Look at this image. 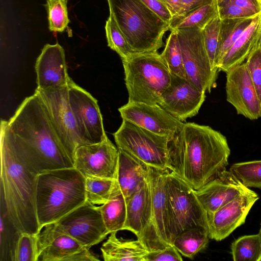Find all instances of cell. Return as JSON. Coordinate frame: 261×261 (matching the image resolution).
<instances>
[{"mask_svg": "<svg viewBox=\"0 0 261 261\" xmlns=\"http://www.w3.org/2000/svg\"><path fill=\"white\" fill-rule=\"evenodd\" d=\"M226 137L209 126L184 123L169 143L168 170L197 190L226 169Z\"/></svg>", "mask_w": 261, "mask_h": 261, "instance_id": "cell-1", "label": "cell"}, {"mask_svg": "<svg viewBox=\"0 0 261 261\" xmlns=\"http://www.w3.org/2000/svg\"><path fill=\"white\" fill-rule=\"evenodd\" d=\"M8 125L17 155L32 173L74 167L36 93L22 101Z\"/></svg>", "mask_w": 261, "mask_h": 261, "instance_id": "cell-2", "label": "cell"}, {"mask_svg": "<svg viewBox=\"0 0 261 261\" xmlns=\"http://www.w3.org/2000/svg\"><path fill=\"white\" fill-rule=\"evenodd\" d=\"M1 172L0 196L8 215L21 232L38 234L41 229L36 210L37 175L19 159L15 149L8 121L1 124Z\"/></svg>", "mask_w": 261, "mask_h": 261, "instance_id": "cell-3", "label": "cell"}, {"mask_svg": "<svg viewBox=\"0 0 261 261\" xmlns=\"http://www.w3.org/2000/svg\"><path fill=\"white\" fill-rule=\"evenodd\" d=\"M85 180L74 167L49 170L37 175L36 210L41 230L86 201Z\"/></svg>", "mask_w": 261, "mask_h": 261, "instance_id": "cell-4", "label": "cell"}, {"mask_svg": "<svg viewBox=\"0 0 261 261\" xmlns=\"http://www.w3.org/2000/svg\"><path fill=\"white\" fill-rule=\"evenodd\" d=\"M110 12L136 53L157 51L170 24L141 0H108Z\"/></svg>", "mask_w": 261, "mask_h": 261, "instance_id": "cell-5", "label": "cell"}, {"mask_svg": "<svg viewBox=\"0 0 261 261\" xmlns=\"http://www.w3.org/2000/svg\"><path fill=\"white\" fill-rule=\"evenodd\" d=\"M122 63L129 102L158 104L172 74L158 51L135 53Z\"/></svg>", "mask_w": 261, "mask_h": 261, "instance_id": "cell-6", "label": "cell"}, {"mask_svg": "<svg viewBox=\"0 0 261 261\" xmlns=\"http://www.w3.org/2000/svg\"><path fill=\"white\" fill-rule=\"evenodd\" d=\"M113 136L118 148L148 166L168 170L170 137L156 134L124 119Z\"/></svg>", "mask_w": 261, "mask_h": 261, "instance_id": "cell-7", "label": "cell"}, {"mask_svg": "<svg viewBox=\"0 0 261 261\" xmlns=\"http://www.w3.org/2000/svg\"><path fill=\"white\" fill-rule=\"evenodd\" d=\"M39 96L49 120L63 146L73 163L75 152L88 145L83 139L69 101L68 86L40 90Z\"/></svg>", "mask_w": 261, "mask_h": 261, "instance_id": "cell-8", "label": "cell"}, {"mask_svg": "<svg viewBox=\"0 0 261 261\" xmlns=\"http://www.w3.org/2000/svg\"><path fill=\"white\" fill-rule=\"evenodd\" d=\"M174 30L181 48L187 80L201 91L210 92L215 86L218 71L212 68L202 30L194 27Z\"/></svg>", "mask_w": 261, "mask_h": 261, "instance_id": "cell-9", "label": "cell"}, {"mask_svg": "<svg viewBox=\"0 0 261 261\" xmlns=\"http://www.w3.org/2000/svg\"><path fill=\"white\" fill-rule=\"evenodd\" d=\"M168 188L172 221V245L175 238L182 231L201 227L208 232L207 214L195 190L169 171Z\"/></svg>", "mask_w": 261, "mask_h": 261, "instance_id": "cell-10", "label": "cell"}, {"mask_svg": "<svg viewBox=\"0 0 261 261\" xmlns=\"http://www.w3.org/2000/svg\"><path fill=\"white\" fill-rule=\"evenodd\" d=\"M126 203L127 214L123 230L135 233L149 252L160 250L169 245L160 239L155 226L148 177Z\"/></svg>", "mask_w": 261, "mask_h": 261, "instance_id": "cell-11", "label": "cell"}, {"mask_svg": "<svg viewBox=\"0 0 261 261\" xmlns=\"http://www.w3.org/2000/svg\"><path fill=\"white\" fill-rule=\"evenodd\" d=\"M55 223L89 249L100 243L109 234L98 206L87 201Z\"/></svg>", "mask_w": 261, "mask_h": 261, "instance_id": "cell-12", "label": "cell"}, {"mask_svg": "<svg viewBox=\"0 0 261 261\" xmlns=\"http://www.w3.org/2000/svg\"><path fill=\"white\" fill-rule=\"evenodd\" d=\"M118 161V149L107 138L99 143L79 147L73 165L85 178L117 179Z\"/></svg>", "mask_w": 261, "mask_h": 261, "instance_id": "cell-13", "label": "cell"}, {"mask_svg": "<svg viewBox=\"0 0 261 261\" xmlns=\"http://www.w3.org/2000/svg\"><path fill=\"white\" fill-rule=\"evenodd\" d=\"M69 101L80 133L87 144L108 138L97 100L73 81L68 85Z\"/></svg>", "mask_w": 261, "mask_h": 261, "instance_id": "cell-14", "label": "cell"}, {"mask_svg": "<svg viewBox=\"0 0 261 261\" xmlns=\"http://www.w3.org/2000/svg\"><path fill=\"white\" fill-rule=\"evenodd\" d=\"M205 93L187 79L172 74L170 84L158 104L182 122L198 113L205 100Z\"/></svg>", "mask_w": 261, "mask_h": 261, "instance_id": "cell-15", "label": "cell"}, {"mask_svg": "<svg viewBox=\"0 0 261 261\" xmlns=\"http://www.w3.org/2000/svg\"><path fill=\"white\" fill-rule=\"evenodd\" d=\"M226 99L238 114L250 120L261 117V103L247 69L245 62L226 72Z\"/></svg>", "mask_w": 261, "mask_h": 261, "instance_id": "cell-16", "label": "cell"}, {"mask_svg": "<svg viewBox=\"0 0 261 261\" xmlns=\"http://www.w3.org/2000/svg\"><path fill=\"white\" fill-rule=\"evenodd\" d=\"M122 119L156 134L171 138L183 122L167 112L159 104L129 102L118 109Z\"/></svg>", "mask_w": 261, "mask_h": 261, "instance_id": "cell-17", "label": "cell"}, {"mask_svg": "<svg viewBox=\"0 0 261 261\" xmlns=\"http://www.w3.org/2000/svg\"><path fill=\"white\" fill-rule=\"evenodd\" d=\"M259 197L249 189L214 213L207 215L208 237L217 241L227 238L245 222L246 217Z\"/></svg>", "mask_w": 261, "mask_h": 261, "instance_id": "cell-18", "label": "cell"}, {"mask_svg": "<svg viewBox=\"0 0 261 261\" xmlns=\"http://www.w3.org/2000/svg\"><path fill=\"white\" fill-rule=\"evenodd\" d=\"M168 169L148 166V181L154 222L160 239L172 245V221L168 188Z\"/></svg>", "mask_w": 261, "mask_h": 261, "instance_id": "cell-19", "label": "cell"}, {"mask_svg": "<svg viewBox=\"0 0 261 261\" xmlns=\"http://www.w3.org/2000/svg\"><path fill=\"white\" fill-rule=\"evenodd\" d=\"M249 189L231 171L225 169L195 192L207 214L210 215Z\"/></svg>", "mask_w": 261, "mask_h": 261, "instance_id": "cell-20", "label": "cell"}, {"mask_svg": "<svg viewBox=\"0 0 261 261\" xmlns=\"http://www.w3.org/2000/svg\"><path fill=\"white\" fill-rule=\"evenodd\" d=\"M35 70L38 89L65 87L72 81L68 74L64 49L58 43L44 46L36 60Z\"/></svg>", "mask_w": 261, "mask_h": 261, "instance_id": "cell-21", "label": "cell"}, {"mask_svg": "<svg viewBox=\"0 0 261 261\" xmlns=\"http://www.w3.org/2000/svg\"><path fill=\"white\" fill-rule=\"evenodd\" d=\"M39 260L65 261L84 247L56 223L48 224L38 234Z\"/></svg>", "mask_w": 261, "mask_h": 261, "instance_id": "cell-22", "label": "cell"}, {"mask_svg": "<svg viewBox=\"0 0 261 261\" xmlns=\"http://www.w3.org/2000/svg\"><path fill=\"white\" fill-rule=\"evenodd\" d=\"M261 44V12L253 18L218 63V71L226 72L244 62L249 55Z\"/></svg>", "mask_w": 261, "mask_h": 261, "instance_id": "cell-23", "label": "cell"}, {"mask_svg": "<svg viewBox=\"0 0 261 261\" xmlns=\"http://www.w3.org/2000/svg\"><path fill=\"white\" fill-rule=\"evenodd\" d=\"M118 149L117 180L126 200L147 181L148 166L122 149Z\"/></svg>", "mask_w": 261, "mask_h": 261, "instance_id": "cell-24", "label": "cell"}, {"mask_svg": "<svg viewBox=\"0 0 261 261\" xmlns=\"http://www.w3.org/2000/svg\"><path fill=\"white\" fill-rule=\"evenodd\" d=\"M100 251L105 261H144L149 252L139 240L118 238L117 232L110 233Z\"/></svg>", "mask_w": 261, "mask_h": 261, "instance_id": "cell-25", "label": "cell"}, {"mask_svg": "<svg viewBox=\"0 0 261 261\" xmlns=\"http://www.w3.org/2000/svg\"><path fill=\"white\" fill-rule=\"evenodd\" d=\"M98 208L109 234L123 230L126 219V203L118 182L109 199Z\"/></svg>", "mask_w": 261, "mask_h": 261, "instance_id": "cell-26", "label": "cell"}, {"mask_svg": "<svg viewBox=\"0 0 261 261\" xmlns=\"http://www.w3.org/2000/svg\"><path fill=\"white\" fill-rule=\"evenodd\" d=\"M0 261H14L16 247L21 234L10 218L0 196Z\"/></svg>", "mask_w": 261, "mask_h": 261, "instance_id": "cell-27", "label": "cell"}, {"mask_svg": "<svg viewBox=\"0 0 261 261\" xmlns=\"http://www.w3.org/2000/svg\"><path fill=\"white\" fill-rule=\"evenodd\" d=\"M208 232L205 228L196 227L186 229L174 239L172 245L183 256L193 258L204 249L208 243Z\"/></svg>", "mask_w": 261, "mask_h": 261, "instance_id": "cell-28", "label": "cell"}, {"mask_svg": "<svg viewBox=\"0 0 261 261\" xmlns=\"http://www.w3.org/2000/svg\"><path fill=\"white\" fill-rule=\"evenodd\" d=\"M253 18L221 20L218 65L222 57L232 46L244 31L249 25Z\"/></svg>", "mask_w": 261, "mask_h": 261, "instance_id": "cell-29", "label": "cell"}, {"mask_svg": "<svg viewBox=\"0 0 261 261\" xmlns=\"http://www.w3.org/2000/svg\"><path fill=\"white\" fill-rule=\"evenodd\" d=\"M218 16V0H214L212 3L197 9L182 18L171 22L170 31L194 27L203 30L212 20Z\"/></svg>", "mask_w": 261, "mask_h": 261, "instance_id": "cell-30", "label": "cell"}, {"mask_svg": "<svg viewBox=\"0 0 261 261\" xmlns=\"http://www.w3.org/2000/svg\"><path fill=\"white\" fill-rule=\"evenodd\" d=\"M170 31L161 55L172 74L187 79L176 31L174 30Z\"/></svg>", "mask_w": 261, "mask_h": 261, "instance_id": "cell-31", "label": "cell"}, {"mask_svg": "<svg viewBox=\"0 0 261 261\" xmlns=\"http://www.w3.org/2000/svg\"><path fill=\"white\" fill-rule=\"evenodd\" d=\"M231 254L234 261H258L261 256L259 234L241 237L231 244Z\"/></svg>", "mask_w": 261, "mask_h": 261, "instance_id": "cell-32", "label": "cell"}, {"mask_svg": "<svg viewBox=\"0 0 261 261\" xmlns=\"http://www.w3.org/2000/svg\"><path fill=\"white\" fill-rule=\"evenodd\" d=\"M85 178L86 201L94 205L105 203L117 183V179L96 177Z\"/></svg>", "mask_w": 261, "mask_h": 261, "instance_id": "cell-33", "label": "cell"}, {"mask_svg": "<svg viewBox=\"0 0 261 261\" xmlns=\"http://www.w3.org/2000/svg\"><path fill=\"white\" fill-rule=\"evenodd\" d=\"M229 171L245 187L261 189V160L234 163Z\"/></svg>", "mask_w": 261, "mask_h": 261, "instance_id": "cell-34", "label": "cell"}, {"mask_svg": "<svg viewBox=\"0 0 261 261\" xmlns=\"http://www.w3.org/2000/svg\"><path fill=\"white\" fill-rule=\"evenodd\" d=\"M105 30L108 46L116 51L121 60L127 59L136 53L130 46L110 12L106 23Z\"/></svg>", "mask_w": 261, "mask_h": 261, "instance_id": "cell-35", "label": "cell"}, {"mask_svg": "<svg viewBox=\"0 0 261 261\" xmlns=\"http://www.w3.org/2000/svg\"><path fill=\"white\" fill-rule=\"evenodd\" d=\"M221 19L219 16L212 20L202 30L205 46L213 70L218 71L219 32Z\"/></svg>", "mask_w": 261, "mask_h": 261, "instance_id": "cell-36", "label": "cell"}, {"mask_svg": "<svg viewBox=\"0 0 261 261\" xmlns=\"http://www.w3.org/2000/svg\"><path fill=\"white\" fill-rule=\"evenodd\" d=\"M67 0H46L49 29L54 32H62L70 22L68 16Z\"/></svg>", "mask_w": 261, "mask_h": 261, "instance_id": "cell-37", "label": "cell"}, {"mask_svg": "<svg viewBox=\"0 0 261 261\" xmlns=\"http://www.w3.org/2000/svg\"><path fill=\"white\" fill-rule=\"evenodd\" d=\"M38 234L21 233L15 249L14 261H38Z\"/></svg>", "mask_w": 261, "mask_h": 261, "instance_id": "cell-38", "label": "cell"}, {"mask_svg": "<svg viewBox=\"0 0 261 261\" xmlns=\"http://www.w3.org/2000/svg\"><path fill=\"white\" fill-rule=\"evenodd\" d=\"M245 64L261 103V44L249 55Z\"/></svg>", "mask_w": 261, "mask_h": 261, "instance_id": "cell-39", "label": "cell"}, {"mask_svg": "<svg viewBox=\"0 0 261 261\" xmlns=\"http://www.w3.org/2000/svg\"><path fill=\"white\" fill-rule=\"evenodd\" d=\"M218 16L221 20L254 17L258 14L230 3L218 2Z\"/></svg>", "mask_w": 261, "mask_h": 261, "instance_id": "cell-40", "label": "cell"}, {"mask_svg": "<svg viewBox=\"0 0 261 261\" xmlns=\"http://www.w3.org/2000/svg\"><path fill=\"white\" fill-rule=\"evenodd\" d=\"M182 258L178 250L172 245L165 248L149 252L145 257L144 261H181Z\"/></svg>", "mask_w": 261, "mask_h": 261, "instance_id": "cell-41", "label": "cell"}, {"mask_svg": "<svg viewBox=\"0 0 261 261\" xmlns=\"http://www.w3.org/2000/svg\"><path fill=\"white\" fill-rule=\"evenodd\" d=\"M214 0H181L179 11L177 15L173 17L171 22L186 17L197 9L210 4Z\"/></svg>", "mask_w": 261, "mask_h": 261, "instance_id": "cell-42", "label": "cell"}, {"mask_svg": "<svg viewBox=\"0 0 261 261\" xmlns=\"http://www.w3.org/2000/svg\"><path fill=\"white\" fill-rule=\"evenodd\" d=\"M141 1L164 21L170 25L173 19V16L166 6L161 2L159 0Z\"/></svg>", "mask_w": 261, "mask_h": 261, "instance_id": "cell-43", "label": "cell"}, {"mask_svg": "<svg viewBox=\"0 0 261 261\" xmlns=\"http://www.w3.org/2000/svg\"><path fill=\"white\" fill-rule=\"evenodd\" d=\"M218 2L230 3L250 10L256 14L261 12V3L259 0H218Z\"/></svg>", "mask_w": 261, "mask_h": 261, "instance_id": "cell-44", "label": "cell"}, {"mask_svg": "<svg viewBox=\"0 0 261 261\" xmlns=\"http://www.w3.org/2000/svg\"><path fill=\"white\" fill-rule=\"evenodd\" d=\"M99 258L90 249L84 248L67 257L65 261H98Z\"/></svg>", "mask_w": 261, "mask_h": 261, "instance_id": "cell-45", "label": "cell"}, {"mask_svg": "<svg viewBox=\"0 0 261 261\" xmlns=\"http://www.w3.org/2000/svg\"><path fill=\"white\" fill-rule=\"evenodd\" d=\"M165 5L171 13L173 17L175 16L179 11L181 0H159Z\"/></svg>", "mask_w": 261, "mask_h": 261, "instance_id": "cell-46", "label": "cell"}, {"mask_svg": "<svg viewBox=\"0 0 261 261\" xmlns=\"http://www.w3.org/2000/svg\"><path fill=\"white\" fill-rule=\"evenodd\" d=\"M258 234H259L260 237L261 238V225H260V228Z\"/></svg>", "mask_w": 261, "mask_h": 261, "instance_id": "cell-47", "label": "cell"}, {"mask_svg": "<svg viewBox=\"0 0 261 261\" xmlns=\"http://www.w3.org/2000/svg\"><path fill=\"white\" fill-rule=\"evenodd\" d=\"M258 261H261V256H260V257L259 258V260H258Z\"/></svg>", "mask_w": 261, "mask_h": 261, "instance_id": "cell-48", "label": "cell"}, {"mask_svg": "<svg viewBox=\"0 0 261 261\" xmlns=\"http://www.w3.org/2000/svg\"><path fill=\"white\" fill-rule=\"evenodd\" d=\"M259 1L260 3H261V0H259Z\"/></svg>", "mask_w": 261, "mask_h": 261, "instance_id": "cell-49", "label": "cell"}]
</instances>
